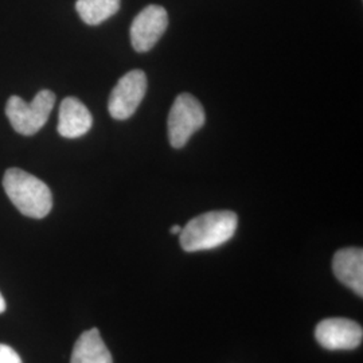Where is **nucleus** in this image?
I'll list each match as a JSON object with an SVG mask.
<instances>
[{"mask_svg":"<svg viewBox=\"0 0 363 363\" xmlns=\"http://www.w3.org/2000/svg\"><path fill=\"white\" fill-rule=\"evenodd\" d=\"M237 226L238 217L233 211L222 210L201 214L182 228V249L189 253L216 249L233 237Z\"/></svg>","mask_w":363,"mask_h":363,"instance_id":"nucleus-1","label":"nucleus"},{"mask_svg":"<svg viewBox=\"0 0 363 363\" xmlns=\"http://www.w3.org/2000/svg\"><path fill=\"white\" fill-rule=\"evenodd\" d=\"M3 187L13 206L26 217L40 220L52 211V195L49 186L23 169H7Z\"/></svg>","mask_w":363,"mask_h":363,"instance_id":"nucleus-2","label":"nucleus"},{"mask_svg":"<svg viewBox=\"0 0 363 363\" xmlns=\"http://www.w3.org/2000/svg\"><path fill=\"white\" fill-rule=\"evenodd\" d=\"M55 104V94L52 91H40L34 100L27 104L19 96L9 99L6 115L13 130L21 135H35L48 123Z\"/></svg>","mask_w":363,"mask_h":363,"instance_id":"nucleus-3","label":"nucleus"},{"mask_svg":"<svg viewBox=\"0 0 363 363\" xmlns=\"http://www.w3.org/2000/svg\"><path fill=\"white\" fill-rule=\"evenodd\" d=\"M206 121L205 109L194 96L179 94L171 106L169 115V140L174 148L184 147L196 130Z\"/></svg>","mask_w":363,"mask_h":363,"instance_id":"nucleus-4","label":"nucleus"},{"mask_svg":"<svg viewBox=\"0 0 363 363\" xmlns=\"http://www.w3.org/2000/svg\"><path fill=\"white\" fill-rule=\"evenodd\" d=\"M147 91V77L143 70H130L118 79L109 96L108 111L116 120H127L139 108Z\"/></svg>","mask_w":363,"mask_h":363,"instance_id":"nucleus-5","label":"nucleus"},{"mask_svg":"<svg viewBox=\"0 0 363 363\" xmlns=\"http://www.w3.org/2000/svg\"><path fill=\"white\" fill-rule=\"evenodd\" d=\"M169 15L164 7L150 4L136 15L130 25V43L138 52H150L166 33Z\"/></svg>","mask_w":363,"mask_h":363,"instance_id":"nucleus-6","label":"nucleus"},{"mask_svg":"<svg viewBox=\"0 0 363 363\" xmlns=\"http://www.w3.org/2000/svg\"><path fill=\"white\" fill-rule=\"evenodd\" d=\"M315 337L325 350H354L362 343V325L351 319L330 318L316 325Z\"/></svg>","mask_w":363,"mask_h":363,"instance_id":"nucleus-7","label":"nucleus"},{"mask_svg":"<svg viewBox=\"0 0 363 363\" xmlns=\"http://www.w3.org/2000/svg\"><path fill=\"white\" fill-rule=\"evenodd\" d=\"M333 269L337 280L349 286L358 296H363V250L345 247L337 250L333 259Z\"/></svg>","mask_w":363,"mask_h":363,"instance_id":"nucleus-8","label":"nucleus"},{"mask_svg":"<svg viewBox=\"0 0 363 363\" xmlns=\"http://www.w3.org/2000/svg\"><path fill=\"white\" fill-rule=\"evenodd\" d=\"M93 124L89 109L76 97H66L60 106L58 133L66 139H76L88 133Z\"/></svg>","mask_w":363,"mask_h":363,"instance_id":"nucleus-9","label":"nucleus"},{"mask_svg":"<svg viewBox=\"0 0 363 363\" xmlns=\"http://www.w3.org/2000/svg\"><path fill=\"white\" fill-rule=\"evenodd\" d=\"M70 363H113L97 328L88 330L78 337Z\"/></svg>","mask_w":363,"mask_h":363,"instance_id":"nucleus-10","label":"nucleus"},{"mask_svg":"<svg viewBox=\"0 0 363 363\" xmlns=\"http://www.w3.org/2000/svg\"><path fill=\"white\" fill-rule=\"evenodd\" d=\"M79 18L89 26H97L120 10V0H77Z\"/></svg>","mask_w":363,"mask_h":363,"instance_id":"nucleus-11","label":"nucleus"},{"mask_svg":"<svg viewBox=\"0 0 363 363\" xmlns=\"http://www.w3.org/2000/svg\"><path fill=\"white\" fill-rule=\"evenodd\" d=\"M0 363H22V359L13 347L0 343Z\"/></svg>","mask_w":363,"mask_h":363,"instance_id":"nucleus-12","label":"nucleus"},{"mask_svg":"<svg viewBox=\"0 0 363 363\" xmlns=\"http://www.w3.org/2000/svg\"><path fill=\"white\" fill-rule=\"evenodd\" d=\"M182 232V228L179 225H174L171 229H169V233L171 234H179Z\"/></svg>","mask_w":363,"mask_h":363,"instance_id":"nucleus-13","label":"nucleus"},{"mask_svg":"<svg viewBox=\"0 0 363 363\" xmlns=\"http://www.w3.org/2000/svg\"><path fill=\"white\" fill-rule=\"evenodd\" d=\"M4 311H6V301H4V298H3L1 294H0V313H3Z\"/></svg>","mask_w":363,"mask_h":363,"instance_id":"nucleus-14","label":"nucleus"}]
</instances>
